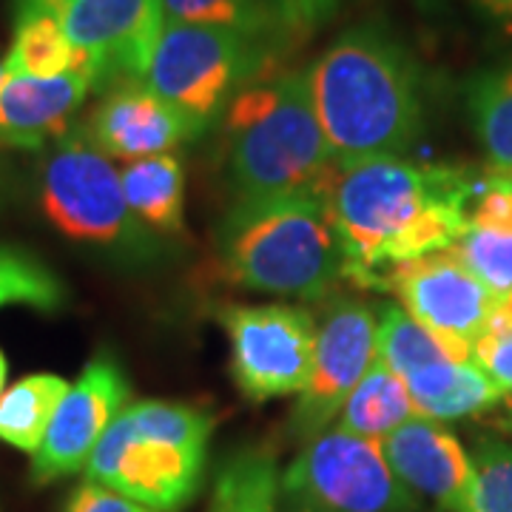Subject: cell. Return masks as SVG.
Returning a JSON list of instances; mask_svg holds the SVG:
<instances>
[{"instance_id": "1", "label": "cell", "mask_w": 512, "mask_h": 512, "mask_svg": "<svg viewBox=\"0 0 512 512\" xmlns=\"http://www.w3.org/2000/svg\"><path fill=\"white\" fill-rule=\"evenodd\" d=\"M476 183L458 168L407 157L339 168L330 217L345 251V279L367 288L390 265L453 248L467 231Z\"/></svg>"}, {"instance_id": "2", "label": "cell", "mask_w": 512, "mask_h": 512, "mask_svg": "<svg viewBox=\"0 0 512 512\" xmlns=\"http://www.w3.org/2000/svg\"><path fill=\"white\" fill-rule=\"evenodd\" d=\"M316 117L339 168L404 157L424 126L419 63L384 26L336 37L308 69Z\"/></svg>"}, {"instance_id": "3", "label": "cell", "mask_w": 512, "mask_h": 512, "mask_svg": "<svg viewBox=\"0 0 512 512\" xmlns=\"http://www.w3.org/2000/svg\"><path fill=\"white\" fill-rule=\"evenodd\" d=\"M222 160L234 202L328 194L339 165L316 117L308 69L259 77L222 114Z\"/></svg>"}, {"instance_id": "4", "label": "cell", "mask_w": 512, "mask_h": 512, "mask_svg": "<svg viewBox=\"0 0 512 512\" xmlns=\"http://www.w3.org/2000/svg\"><path fill=\"white\" fill-rule=\"evenodd\" d=\"M217 256L234 285L279 299H330L345 279L328 194L231 202L217 225Z\"/></svg>"}, {"instance_id": "5", "label": "cell", "mask_w": 512, "mask_h": 512, "mask_svg": "<svg viewBox=\"0 0 512 512\" xmlns=\"http://www.w3.org/2000/svg\"><path fill=\"white\" fill-rule=\"evenodd\" d=\"M211 416L180 402H128L94 447L86 478L151 510L177 512L200 493Z\"/></svg>"}, {"instance_id": "6", "label": "cell", "mask_w": 512, "mask_h": 512, "mask_svg": "<svg viewBox=\"0 0 512 512\" xmlns=\"http://www.w3.org/2000/svg\"><path fill=\"white\" fill-rule=\"evenodd\" d=\"M40 211L52 228L86 248L126 259L157 256L160 239L128 208L120 171L111 157L89 143L83 131H69L46 154L37 177Z\"/></svg>"}, {"instance_id": "7", "label": "cell", "mask_w": 512, "mask_h": 512, "mask_svg": "<svg viewBox=\"0 0 512 512\" xmlns=\"http://www.w3.org/2000/svg\"><path fill=\"white\" fill-rule=\"evenodd\" d=\"M276 60L274 49L231 29L165 20L143 83L205 134L242 89L274 72Z\"/></svg>"}, {"instance_id": "8", "label": "cell", "mask_w": 512, "mask_h": 512, "mask_svg": "<svg viewBox=\"0 0 512 512\" xmlns=\"http://www.w3.org/2000/svg\"><path fill=\"white\" fill-rule=\"evenodd\" d=\"M279 501L288 512H416L413 495L393 473L379 439L342 427L305 441L279 476Z\"/></svg>"}, {"instance_id": "9", "label": "cell", "mask_w": 512, "mask_h": 512, "mask_svg": "<svg viewBox=\"0 0 512 512\" xmlns=\"http://www.w3.org/2000/svg\"><path fill=\"white\" fill-rule=\"evenodd\" d=\"M231 339V376L251 402L299 396L311 379L316 319L293 305H234L220 313Z\"/></svg>"}, {"instance_id": "10", "label": "cell", "mask_w": 512, "mask_h": 512, "mask_svg": "<svg viewBox=\"0 0 512 512\" xmlns=\"http://www.w3.org/2000/svg\"><path fill=\"white\" fill-rule=\"evenodd\" d=\"M23 3V0H20ZM55 9L92 89L143 83L163 35V0H35Z\"/></svg>"}, {"instance_id": "11", "label": "cell", "mask_w": 512, "mask_h": 512, "mask_svg": "<svg viewBox=\"0 0 512 512\" xmlns=\"http://www.w3.org/2000/svg\"><path fill=\"white\" fill-rule=\"evenodd\" d=\"M379 316L359 296L333 293L316 319L313 370L291 413V436L311 441L339 419L353 387L379 359L376 353Z\"/></svg>"}, {"instance_id": "12", "label": "cell", "mask_w": 512, "mask_h": 512, "mask_svg": "<svg viewBox=\"0 0 512 512\" xmlns=\"http://www.w3.org/2000/svg\"><path fill=\"white\" fill-rule=\"evenodd\" d=\"M367 288L396 293L404 311L424 328L470 348L501 305L453 248L390 265L373 276Z\"/></svg>"}, {"instance_id": "13", "label": "cell", "mask_w": 512, "mask_h": 512, "mask_svg": "<svg viewBox=\"0 0 512 512\" xmlns=\"http://www.w3.org/2000/svg\"><path fill=\"white\" fill-rule=\"evenodd\" d=\"M128 399L131 384L123 367L111 356L92 359L80 379L69 384L63 402L57 404L46 439L32 456V481L52 484L57 478L86 470L94 447L106 436L109 424L117 419Z\"/></svg>"}, {"instance_id": "14", "label": "cell", "mask_w": 512, "mask_h": 512, "mask_svg": "<svg viewBox=\"0 0 512 512\" xmlns=\"http://www.w3.org/2000/svg\"><path fill=\"white\" fill-rule=\"evenodd\" d=\"M97 151L111 160H146L197 140V128L146 83H123L106 92L83 128Z\"/></svg>"}, {"instance_id": "15", "label": "cell", "mask_w": 512, "mask_h": 512, "mask_svg": "<svg viewBox=\"0 0 512 512\" xmlns=\"http://www.w3.org/2000/svg\"><path fill=\"white\" fill-rule=\"evenodd\" d=\"M92 80L83 72L57 77L3 74L0 80V148L40 151L72 131Z\"/></svg>"}, {"instance_id": "16", "label": "cell", "mask_w": 512, "mask_h": 512, "mask_svg": "<svg viewBox=\"0 0 512 512\" xmlns=\"http://www.w3.org/2000/svg\"><path fill=\"white\" fill-rule=\"evenodd\" d=\"M382 447L410 493L436 501L441 510L458 512L470 487L473 461L441 421L413 416L382 439Z\"/></svg>"}, {"instance_id": "17", "label": "cell", "mask_w": 512, "mask_h": 512, "mask_svg": "<svg viewBox=\"0 0 512 512\" xmlns=\"http://www.w3.org/2000/svg\"><path fill=\"white\" fill-rule=\"evenodd\" d=\"M416 413L424 419L450 421L481 413L507 393L476 362H433L404 376Z\"/></svg>"}, {"instance_id": "18", "label": "cell", "mask_w": 512, "mask_h": 512, "mask_svg": "<svg viewBox=\"0 0 512 512\" xmlns=\"http://www.w3.org/2000/svg\"><path fill=\"white\" fill-rule=\"evenodd\" d=\"M128 208L154 237L185 228V168L174 154L134 160L120 171Z\"/></svg>"}, {"instance_id": "19", "label": "cell", "mask_w": 512, "mask_h": 512, "mask_svg": "<svg viewBox=\"0 0 512 512\" xmlns=\"http://www.w3.org/2000/svg\"><path fill=\"white\" fill-rule=\"evenodd\" d=\"M3 72L26 74V77L80 72V55L74 52L52 6L35 0L20 3L15 40L3 60Z\"/></svg>"}, {"instance_id": "20", "label": "cell", "mask_w": 512, "mask_h": 512, "mask_svg": "<svg viewBox=\"0 0 512 512\" xmlns=\"http://www.w3.org/2000/svg\"><path fill=\"white\" fill-rule=\"evenodd\" d=\"M413 416L419 413L404 379L384 365L382 359H376L342 407L339 427L356 436L382 441Z\"/></svg>"}, {"instance_id": "21", "label": "cell", "mask_w": 512, "mask_h": 512, "mask_svg": "<svg viewBox=\"0 0 512 512\" xmlns=\"http://www.w3.org/2000/svg\"><path fill=\"white\" fill-rule=\"evenodd\" d=\"M467 111L490 174L512 180V63L484 69L467 83Z\"/></svg>"}, {"instance_id": "22", "label": "cell", "mask_w": 512, "mask_h": 512, "mask_svg": "<svg viewBox=\"0 0 512 512\" xmlns=\"http://www.w3.org/2000/svg\"><path fill=\"white\" fill-rule=\"evenodd\" d=\"M69 382L55 373L23 376L0 396V441L35 456L63 402Z\"/></svg>"}, {"instance_id": "23", "label": "cell", "mask_w": 512, "mask_h": 512, "mask_svg": "<svg viewBox=\"0 0 512 512\" xmlns=\"http://www.w3.org/2000/svg\"><path fill=\"white\" fill-rule=\"evenodd\" d=\"M376 353L393 373L407 376L413 370L433 362H473V348L453 339H444L436 330L424 328L399 305H384L379 311Z\"/></svg>"}, {"instance_id": "24", "label": "cell", "mask_w": 512, "mask_h": 512, "mask_svg": "<svg viewBox=\"0 0 512 512\" xmlns=\"http://www.w3.org/2000/svg\"><path fill=\"white\" fill-rule=\"evenodd\" d=\"M165 20L231 29L282 55L285 37L279 29L274 0H163Z\"/></svg>"}, {"instance_id": "25", "label": "cell", "mask_w": 512, "mask_h": 512, "mask_svg": "<svg viewBox=\"0 0 512 512\" xmlns=\"http://www.w3.org/2000/svg\"><path fill=\"white\" fill-rule=\"evenodd\" d=\"M279 476L268 450L248 447L231 456L214 481L208 512H276Z\"/></svg>"}, {"instance_id": "26", "label": "cell", "mask_w": 512, "mask_h": 512, "mask_svg": "<svg viewBox=\"0 0 512 512\" xmlns=\"http://www.w3.org/2000/svg\"><path fill=\"white\" fill-rule=\"evenodd\" d=\"M66 288L40 259L15 248H0V308L26 305L35 311H60Z\"/></svg>"}, {"instance_id": "27", "label": "cell", "mask_w": 512, "mask_h": 512, "mask_svg": "<svg viewBox=\"0 0 512 512\" xmlns=\"http://www.w3.org/2000/svg\"><path fill=\"white\" fill-rule=\"evenodd\" d=\"M470 487L458 512H512V447L498 439L478 444Z\"/></svg>"}, {"instance_id": "28", "label": "cell", "mask_w": 512, "mask_h": 512, "mask_svg": "<svg viewBox=\"0 0 512 512\" xmlns=\"http://www.w3.org/2000/svg\"><path fill=\"white\" fill-rule=\"evenodd\" d=\"M453 251L498 299L512 293V231L467 225Z\"/></svg>"}, {"instance_id": "29", "label": "cell", "mask_w": 512, "mask_h": 512, "mask_svg": "<svg viewBox=\"0 0 512 512\" xmlns=\"http://www.w3.org/2000/svg\"><path fill=\"white\" fill-rule=\"evenodd\" d=\"M285 46H299L339 15L348 0H274Z\"/></svg>"}, {"instance_id": "30", "label": "cell", "mask_w": 512, "mask_h": 512, "mask_svg": "<svg viewBox=\"0 0 512 512\" xmlns=\"http://www.w3.org/2000/svg\"><path fill=\"white\" fill-rule=\"evenodd\" d=\"M473 362L504 393H512V325L501 313H495L493 322L473 342Z\"/></svg>"}, {"instance_id": "31", "label": "cell", "mask_w": 512, "mask_h": 512, "mask_svg": "<svg viewBox=\"0 0 512 512\" xmlns=\"http://www.w3.org/2000/svg\"><path fill=\"white\" fill-rule=\"evenodd\" d=\"M63 512H160L151 510L146 504L128 498V495L117 493L111 487H103L92 478H86L80 487H74V493L69 495Z\"/></svg>"}, {"instance_id": "32", "label": "cell", "mask_w": 512, "mask_h": 512, "mask_svg": "<svg viewBox=\"0 0 512 512\" xmlns=\"http://www.w3.org/2000/svg\"><path fill=\"white\" fill-rule=\"evenodd\" d=\"M481 12H487L490 18H495L504 26H512V0H473Z\"/></svg>"}, {"instance_id": "33", "label": "cell", "mask_w": 512, "mask_h": 512, "mask_svg": "<svg viewBox=\"0 0 512 512\" xmlns=\"http://www.w3.org/2000/svg\"><path fill=\"white\" fill-rule=\"evenodd\" d=\"M498 313H501V316H504V319H507V322L512 325V293H507V296L501 299V305H498Z\"/></svg>"}, {"instance_id": "34", "label": "cell", "mask_w": 512, "mask_h": 512, "mask_svg": "<svg viewBox=\"0 0 512 512\" xmlns=\"http://www.w3.org/2000/svg\"><path fill=\"white\" fill-rule=\"evenodd\" d=\"M6 376H9V362L0 350V396H3V387H6Z\"/></svg>"}, {"instance_id": "35", "label": "cell", "mask_w": 512, "mask_h": 512, "mask_svg": "<svg viewBox=\"0 0 512 512\" xmlns=\"http://www.w3.org/2000/svg\"><path fill=\"white\" fill-rule=\"evenodd\" d=\"M3 185H6V174H3V160H0V194H3Z\"/></svg>"}, {"instance_id": "36", "label": "cell", "mask_w": 512, "mask_h": 512, "mask_svg": "<svg viewBox=\"0 0 512 512\" xmlns=\"http://www.w3.org/2000/svg\"><path fill=\"white\" fill-rule=\"evenodd\" d=\"M3 74H6V72H3V63H0V80H3Z\"/></svg>"}]
</instances>
